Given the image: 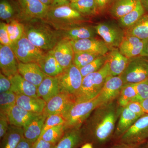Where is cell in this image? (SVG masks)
<instances>
[{
  "instance_id": "obj_1",
  "label": "cell",
  "mask_w": 148,
  "mask_h": 148,
  "mask_svg": "<svg viewBox=\"0 0 148 148\" xmlns=\"http://www.w3.org/2000/svg\"><path fill=\"white\" fill-rule=\"evenodd\" d=\"M122 108L117 99L97 107L81 128L84 141L101 147L113 139Z\"/></svg>"
},
{
  "instance_id": "obj_2",
  "label": "cell",
  "mask_w": 148,
  "mask_h": 148,
  "mask_svg": "<svg viewBox=\"0 0 148 148\" xmlns=\"http://www.w3.org/2000/svg\"><path fill=\"white\" fill-rule=\"evenodd\" d=\"M25 35L36 47L44 51L52 50L61 40L58 31L43 19H33L23 22Z\"/></svg>"
},
{
  "instance_id": "obj_3",
  "label": "cell",
  "mask_w": 148,
  "mask_h": 148,
  "mask_svg": "<svg viewBox=\"0 0 148 148\" xmlns=\"http://www.w3.org/2000/svg\"><path fill=\"white\" fill-rule=\"evenodd\" d=\"M57 31H64L75 26L85 24L87 18L70 5L50 7L43 19Z\"/></svg>"
},
{
  "instance_id": "obj_4",
  "label": "cell",
  "mask_w": 148,
  "mask_h": 148,
  "mask_svg": "<svg viewBox=\"0 0 148 148\" xmlns=\"http://www.w3.org/2000/svg\"><path fill=\"white\" fill-rule=\"evenodd\" d=\"M110 75V68L107 61L99 71L83 77L79 90L73 95L75 103L89 101L95 98L101 92L106 79Z\"/></svg>"
},
{
  "instance_id": "obj_5",
  "label": "cell",
  "mask_w": 148,
  "mask_h": 148,
  "mask_svg": "<svg viewBox=\"0 0 148 148\" xmlns=\"http://www.w3.org/2000/svg\"><path fill=\"white\" fill-rule=\"evenodd\" d=\"M100 106L97 96L89 101L75 103L64 116L66 130L81 128L92 112Z\"/></svg>"
},
{
  "instance_id": "obj_6",
  "label": "cell",
  "mask_w": 148,
  "mask_h": 148,
  "mask_svg": "<svg viewBox=\"0 0 148 148\" xmlns=\"http://www.w3.org/2000/svg\"><path fill=\"white\" fill-rule=\"evenodd\" d=\"M124 84L143 82L148 79V59L139 56L130 58L126 69L121 75Z\"/></svg>"
},
{
  "instance_id": "obj_7",
  "label": "cell",
  "mask_w": 148,
  "mask_h": 148,
  "mask_svg": "<svg viewBox=\"0 0 148 148\" xmlns=\"http://www.w3.org/2000/svg\"><path fill=\"white\" fill-rule=\"evenodd\" d=\"M94 27L97 35L110 49L118 48L125 36V30L114 21H103Z\"/></svg>"
},
{
  "instance_id": "obj_8",
  "label": "cell",
  "mask_w": 148,
  "mask_h": 148,
  "mask_svg": "<svg viewBox=\"0 0 148 148\" xmlns=\"http://www.w3.org/2000/svg\"><path fill=\"white\" fill-rule=\"evenodd\" d=\"M17 60L22 63H36L45 53L44 51L34 45L26 36L21 38L10 46Z\"/></svg>"
},
{
  "instance_id": "obj_9",
  "label": "cell",
  "mask_w": 148,
  "mask_h": 148,
  "mask_svg": "<svg viewBox=\"0 0 148 148\" xmlns=\"http://www.w3.org/2000/svg\"><path fill=\"white\" fill-rule=\"evenodd\" d=\"M18 14L17 19L21 22L33 19H44L50 7L39 0H16Z\"/></svg>"
},
{
  "instance_id": "obj_10",
  "label": "cell",
  "mask_w": 148,
  "mask_h": 148,
  "mask_svg": "<svg viewBox=\"0 0 148 148\" xmlns=\"http://www.w3.org/2000/svg\"><path fill=\"white\" fill-rule=\"evenodd\" d=\"M148 139V114L141 116L117 141L128 145L144 144Z\"/></svg>"
},
{
  "instance_id": "obj_11",
  "label": "cell",
  "mask_w": 148,
  "mask_h": 148,
  "mask_svg": "<svg viewBox=\"0 0 148 148\" xmlns=\"http://www.w3.org/2000/svg\"><path fill=\"white\" fill-rule=\"evenodd\" d=\"M56 77L60 92H67L72 95L79 90L83 78L79 69L73 64Z\"/></svg>"
},
{
  "instance_id": "obj_12",
  "label": "cell",
  "mask_w": 148,
  "mask_h": 148,
  "mask_svg": "<svg viewBox=\"0 0 148 148\" xmlns=\"http://www.w3.org/2000/svg\"><path fill=\"white\" fill-rule=\"evenodd\" d=\"M75 103L73 95L60 92L47 103L43 113L47 116L61 114L64 117Z\"/></svg>"
},
{
  "instance_id": "obj_13",
  "label": "cell",
  "mask_w": 148,
  "mask_h": 148,
  "mask_svg": "<svg viewBox=\"0 0 148 148\" xmlns=\"http://www.w3.org/2000/svg\"><path fill=\"white\" fill-rule=\"evenodd\" d=\"M124 84L121 75L109 76L101 92L97 96L101 106L116 100Z\"/></svg>"
},
{
  "instance_id": "obj_14",
  "label": "cell",
  "mask_w": 148,
  "mask_h": 148,
  "mask_svg": "<svg viewBox=\"0 0 148 148\" xmlns=\"http://www.w3.org/2000/svg\"><path fill=\"white\" fill-rule=\"evenodd\" d=\"M70 41L75 53L92 52L106 55L111 50L103 40L95 38Z\"/></svg>"
},
{
  "instance_id": "obj_15",
  "label": "cell",
  "mask_w": 148,
  "mask_h": 148,
  "mask_svg": "<svg viewBox=\"0 0 148 148\" xmlns=\"http://www.w3.org/2000/svg\"><path fill=\"white\" fill-rule=\"evenodd\" d=\"M10 46L0 45L1 73L9 79L18 73V63Z\"/></svg>"
},
{
  "instance_id": "obj_16",
  "label": "cell",
  "mask_w": 148,
  "mask_h": 148,
  "mask_svg": "<svg viewBox=\"0 0 148 148\" xmlns=\"http://www.w3.org/2000/svg\"><path fill=\"white\" fill-rule=\"evenodd\" d=\"M51 51L64 70L73 64L75 52L69 40H60Z\"/></svg>"
},
{
  "instance_id": "obj_17",
  "label": "cell",
  "mask_w": 148,
  "mask_h": 148,
  "mask_svg": "<svg viewBox=\"0 0 148 148\" xmlns=\"http://www.w3.org/2000/svg\"><path fill=\"white\" fill-rule=\"evenodd\" d=\"M146 40L130 35H125L118 47L121 53L127 58H131L141 55Z\"/></svg>"
},
{
  "instance_id": "obj_18",
  "label": "cell",
  "mask_w": 148,
  "mask_h": 148,
  "mask_svg": "<svg viewBox=\"0 0 148 148\" xmlns=\"http://www.w3.org/2000/svg\"><path fill=\"white\" fill-rule=\"evenodd\" d=\"M58 31L61 39L70 41L95 38L98 35L94 26L85 24L77 25L64 31Z\"/></svg>"
},
{
  "instance_id": "obj_19",
  "label": "cell",
  "mask_w": 148,
  "mask_h": 148,
  "mask_svg": "<svg viewBox=\"0 0 148 148\" xmlns=\"http://www.w3.org/2000/svg\"><path fill=\"white\" fill-rule=\"evenodd\" d=\"M18 73L25 79L37 87L46 76L36 63H22L19 62Z\"/></svg>"
},
{
  "instance_id": "obj_20",
  "label": "cell",
  "mask_w": 148,
  "mask_h": 148,
  "mask_svg": "<svg viewBox=\"0 0 148 148\" xmlns=\"http://www.w3.org/2000/svg\"><path fill=\"white\" fill-rule=\"evenodd\" d=\"M41 114L31 112L16 104L9 112L8 118L10 125L23 127Z\"/></svg>"
},
{
  "instance_id": "obj_21",
  "label": "cell",
  "mask_w": 148,
  "mask_h": 148,
  "mask_svg": "<svg viewBox=\"0 0 148 148\" xmlns=\"http://www.w3.org/2000/svg\"><path fill=\"white\" fill-rule=\"evenodd\" d=\"M141 116L126 107L122 108L114 132L113 140L115 141L118 140Z\"/></svg>"
},
{
  "instance_id": "obj_22",
  "label": "cell",
  "mask_w": 148,
  "mask_h": 148,
  "mask_svg": "<svg viewBox=\"0 0 148 148\" xmlns=\"http://www.w3.org/2000/svg\"><path fill=\"white\" fill-rule=\"evenodd\" d=\"M107 55V61L108 63L110 75L120 76L126 69L129 58L123 55L118 48L111 49Z\"/></svg>"
},
{
  "instance_id": "obj_23",
  "label": "cell",
  "mask_w": 148,
  "mask_h": 148,
  "mask_svg": "<svg viewBox=\"0 0 148 148\" xmlns=\"http://www.w3.org/2000/svg\"><path fill=\"white\" fill-rule=\"evenodd\" d=\"M60 92V87L56 77L47 75L37 87V96L46 103Z\"/></svg>"
},
{
  "instance_id": "obj_24",
  "label": "cell",
  "mask_w": 148,
  "mask_h": 148,
  "mask_svg": "<svg viewBox=\"0 0 148 148\" xmlns=\"http://www.w3.org/2000/svg\"><path fill=\"white\" fill-rule=\"evenodd\" d=\"M37 64L42 72L49 76L57 77L64 71V69L54 57L51 50L45 53Z\"/></svg>"
},
{
  "instance_id": "obj_25",
  "label": "cell",
  "mask_w": 148,
  "mask_h": 148,
  "mask_svg": "<svg viewBox=\"0 0 148 148\" xmlns=\"http://www.w3.org/2000/svg\"><path fill=\"white\" fill-rule=\"evenodd\" d=\"M10 79L12 83L11 90L16 95L38 97L36 86L25 79L19 73L14 76Z\"/></svg>"
},
{
  "instance_id": "obj_26",
  "label": "cell",
  "mask_w": 148,
  "mask_h": 148,
  "mask_svg": "<svg viewBox=\"0 0 148 148\" xmlns=\"http://www.w3.org/2000/svg\"><path fill=\"white\" fill-rule=\"evenodd\" d=\"M47 103L39 97L16 95V105L32 113L42 114Z\"/></svg>"
},
{
  "instance_id": "obj_27",
  "label": "cell",
  "mask_w": 148,
  "mask_h": 148,
  "mask_svg": "<svg viewBox=\"0 0 148 148\" xmlns=\"http://www.w3.org/2000/svg\"><path fill=\"white\" fill-rule=\"evenodd\" d=\"M47 116L42 113L23 127L24 138L34 144L40 137Z\"/></svg>"
},
{
  "instance_id": "obj_28",
  "label": "cell",
  "mask_w": 148,
  "mask_h": 148,
  "mask_svg": "<svg viewBox=\"0 0 148 148\" xmlns=\"http://www.w3.org/2000/svg\"><path fill=\"white\" fill-rule=\"evenodd\" d=\"M84 142L81 128L68 130L53 148H76Z\"/></svg>"
},
{
  "instance_id": "obj_29",
  "label": "cell",
  "mask_w": 148,
  "mask_h": 148,
  "mask_svg": "<svg viewBox=\"0 0 148 148\" xmlns=\"http://www.w3.org/2000/svg\"><path fill=\"white\" fill-rule=\"evenodd\" d=\"M136 2V0H112L108 9L111 16L118 20L131 11Z\"/></svg>"
},
{
  "instance_id": "obj_30",
  "label": "cell",
  "mask_w": 148,
  "mask_h": 148,
  "mask_svg": "<svg viewBox=\"0 0 148 148\" xmlns=\"http://www.w3.org/2000/svg\"><path fill=\"white\" fill-rule=\"evenodd\" d=\"M146 13L140 0H136V4L133 9L118 19V23L123 29L126 30L134 25Z\"/></svg>"
},
{
  "instance_id": "obj_31",
  "label": "cell",
  "mask_w": 148,
  "mask_h": 148,
  "mask_svg": "<svg viewBox=\"0 0 148 148\" xmlns=\"http://www.w3.org/2000/svg\"><path fill=\"white\" fill-rule=\"evenodd\" d=\"M3 138L2 148H16L24 138L23 127L10 125Z\"/></svg>"
},
{
  "instance_id": "obj_32",
  "label": "cell",
  "mask_w": 148,
  "mask_h": 148,
  "mask_svg": "<svg viewBox=\"0 0 148 148\" xmlns=\"http://www.w3.org/2000/svg\"><path fill=\"white\" fill-rule=\"evenodd\" d=\"M125 35L138 37L142 40L148 39V13H146L134 25L125 30Z\"/></svg>"
},
{
  "instance_id": "obj_33",
  "label": "cell",
  "mask_w": 148,
  "mask_h": 148,
  "mask_svg": "<svg viewBox=\"0 0 148 148\" xmlns=\"http://www.w3.org/2000/svg\"><path fill=\"white\" fill-rule=\"evenodd\" d=\"M70 5L85 16H92L100 12L95 0H78L71 3Z\"/></svg>"
},
{
  "instance_id": "obj_34",
  "label": "cell",
  "mask_w": 148,
  "mask_h": 148,
  "mask_svg": "<svg viewBox=\"0 0 148 148\" xmlns=\"http://www.w3.org/2000/svg\"><path fill=\"white\" fill-rule=\"evenodd\" d=\"M18 10L17 5H13L9 0H1L0 1V18L7 23L12 20L17 19Z\"/></svg>"
},
{
  "instance_id": "obj_35",
  "label": "cell",
  "mask_w": 148,
  "mask_h": 148,
  "mask_svg": "<svg viewBox=\"0 0 148 148\" xmlns=\"http://www.w3.org/2000/svg\"><path fill=\"white\" fill-rule=\"evenodd\" d=\"M16 94L12 90L0 94V116L7 117L11 109L16 104Z\"/></svg>"
},
{
  "instance_id": "obj_36",
  "label": "cell",
  "mask_w": 148,
  "mask_h": 148,
  "mask_svg": "<svg viewBox=\"0 0 148 148\" xmlns=\"http://www.w3.org/2000/svg\"><path fill=\"white\" fill-rule=\"evenodd\" d=\"M137 95L135 84H125L122 88L120 94L117 99L119 105L121 108L126 107Z\"/></svg>"
},
{
  "instance_id": "obj_37",
  "label": "cell",
  "mask_w": 148,
  "mask_h": 148,
  "mask_svg": "<svg viewBox=\"0 0 148 148\" xmlns=\"http://www.w3.org/2000/svg\"><path fill=\"white\" fill-rule=\"evenodd\" d=\"M7 24V29L11 45L21 38L24 34L25 26L23 22L17 19Z\"/></svg>"
},
{
  "instance_id": "obj_38",
  "label": "cell",
  "mask_w": 148,
  "mask_h": 148,
  "mask_svg": "<svg viewBox=\"0 0 148 148\" xmlns=\"http://www.w3.org/2000/svg\"><path fill=\"white\" fill-rule=\"evenodd\" d=\"M66 131L65 124L56 125L48 129L39 138L56 145L64 136Z\"/></svg>"
},
{
  "instance_id": "obj_39",
  "label": "cell",
  "mask_w": 148,
  "mask_h": 148,
  "mask_svg": "<svg viewBox=\"0 0 148 148\" xmlns=\"http://www.w3.org/2000/svg\"><path fill=\"white\" fill-rule=\"evenodd\" d=\"M102 56L98 53L92 52H80L75 53L73 64L78 69L86 66L92 62L95 58Z\"/></svg>"
},
{
  "instance_id": "obj_40",
  "label": "cell",
  "mask_w": 148,
  "mask_h": 148,
  "mask_svg": "<svg viewBox=\"0 0 148 148\" xmlns=\"http://www.w3.org/2000/svg\"><path fill=\"white\" fill-rule=\"evenodd\" d=\"M107 60V54L101 56L86 66L79 69L83 77L86 76L88 74L99 71L106 64Z\"/></svg>"
},
{
  "instance_id": "obj_41",
  "label": "cell",
  "mask_w": 148,
  "mask_h": 148,
  "mask_svg": "<svg viewBox=\"0 0 148 148\" xmlns=\"http://www.w3.org/2000/svg\"><path fill=\"white\" fill-rule=\"evenodd\" d=\"M65 123L66 120L62 115L52 114L48 116L46 119L40 137L48 129L56 125L65 124Z\"/></svg>"
},
{
  "instance_id": "obj_42",
  "label": "cell",
  "mask_w": 148,
  "mask_h": 148,
  "mask_svg": "<svg viewBox=\"0 0 148 148\" xmlns=\"http://www.w3.org/2000/svg\"><path fill=\"white\" fill-rule=\"evenodd\" d=\"M137 95L132 102L141 103L148 98V81L135 84Z\"/></svg>"
},
{
  "instance_id": "obj_43",
  "label": "cell",
  "mask_w": 148,
  "mask_h": 148,
  "mask_svg": "<svg viewBox=\"0 0 148 148\" xmlns=\"http://www.w3.org/2000/svg\"><path fill=\"white\" fill-rule=\"evenodd\" d=\"M0 42L2 45L9 46L11 45L7 29V24L5 22H1L0 24Z\"/></svg>"
},
{
  "instance_id": "obj_44",
  "label": "cell",
  "mask_w": 148,
  "mask_h": 148,
  "mask_svg": "<svg viewBox=\"0 0 148 148\" xmlns=\"http://www.w3.org/2000/svg\"><path fill=\"white\" fill-rule=\"evenodd\" d=\"M12 83L10 79L1 73H0V92L1 93L11 90Z\"/></svg>"
},
{
  "instance_id": "obj_45",
  "label": "cell",
  "mask_w": 148,
  "mask_h": 148,
  "mask_svg": "<svg viewBox=\"0 0 148 148\" xmlns=\"http://www.w3.org/2000/svg\"><path fill=\"white\" fill-rule=\"evenodd\" d=\"M126 107L133 112L140 115L142 116L145 114V109L143 108L140 103L138 102H130Z\"/></svg>"
},
{
  "instance_id": "obj_46",
  "label": "cell",
  "mask_w": 148,
  "mask_h": 148,
  "mask_svg": "<svg viewBox=\"0 0 148 148\" xmlns=\"http://www.w3.org/2000/svg\"><path fill=\"white\" fill-rule=\"evenodd\" d=\"M7 117L0 116V137L3 138L8 130L9 125Z\"/></svg>"
},
{
  "instance_id": "obj_47",
  "label": "cell",
  "mask_w": 148,
  "mask_h": 148,
  "mask_svg": "<svg viewBox=\"0 0 148 148\" xmlns=\"http://www.w3.org/2000/svg\"><path fill=\"white\" fill-rule=\"evenodd\" d=\"M55 145L39 138L33 144L32 148H53Z\"/></svg>"
},
{
  "instance_id": "obj_48",
  "label": "cell",
  "mask_w": 148,
  "mask_h": 148,
  "mask_svg": "<svg viewBox=\"0 0 148 148\" xmlns=\"http://www.w3.org/2000/svg\"><path fill=\"white\" fill-rule=\"evenodd\" d=\"M143 145V144L128 145L116 141V143L113 145L106 148H141Z\"/></svg>"
},
{
  "instance_id": "obj_49",
  "label": "cell",
  "mask_w": 148,
  "mask_h": 148,
  "mask_svg": "<svg viewBox=\"0 0 148 148\" xmlns=\"http://www.w3.org/2000/svg\"><path fill=\"white\" fill-rule=\"evenodd\" d=\"M98 5L100 12L104 11L108 8L112 0H95Z\"/></svg>"
},
{
  "instance_id": "obj_50",
  "label": "cell",
  "mask_w": 148,
  "mask_h": 148,
  "mask_svg": "<svg viewBox=\"0 0 148 148\" xmlns=\"http://www.w3.org/2000/svg\"><path fill=\"white\" fill-rule=\"evenodd\" d=\"M71 0H53L50 7H56L64 5H70Z\"/></svg>"
},
{
  "instance_id": "obj_51",
  "label": "cell",
  "mask_w": 148,
  "mask_h": 148,
  "mask_svg": "<svg viewBox=\"0 0 148 148\" xmlns=\"http://www.w3.org/2000/svg\"><path fill=\"white\" fill-rule=\"evenodd\" d=\"M33 145V143H31L24 138L18 143L16 148H32Z\"/></svg>"
},
{
  "instance_id": "obj_52",
  "label": "cell",
  "mask_w": 148,
  "mask_h": 148,
  "mask_svg": "<svg viewBox=\"0 0 148 148\" xmlns=\"http://www.w3.org/2000/svg\"><path fill=\"white\" fill-rule=\"evenodd\" d=\"M140 56L148 59V39L145 40L143 51Z\"/></svg>"
},
{
  "instance_id": "obj_53",
  "label": "cell",
  "mask_w": 148,
  "mask_h": 148,
  "mask_svg": "<svg viewBox=\"0 0 148 148\" xmlns=\"http://www.w3.org/2000/svg\"><path fill=\"white\" fill-rule=\"evenodd\" d=\"M140 103L143 108L145 109V113L148 114V98Z\"/></svg>"
},
{
  "instance_id": "obj_54",
  "label": "cell",
  "mask_w": 148,
  "mask_h": 148,
  "mask_svg": "<svg viewBox=\"0 0 148 148\" xmlns=\"http://www.w3.org/2000/svg\"><path fill=\"white\" fill-rule=\"evenodd\" d=\"M140 1L146 12L148 13V0H140Z\"/></svg>"
},
{
  "instance_id": "obj_55",
  "label": "cell",
  "mask_w": 148,
  "mask_h": 148,
  "mask_svg": "<svg viewBox=\"0 0 148 148\" xmlns=\"http://www.w3.org/2000/svg\"><path fill=\"white\" fill-rule=\"evenodd\" d=\"M43 4L45 5L50 7L53 3L52 0H39Z\"/></svg>"
},
{
  "instance_id": "obj_56",
  "label": "cell",
  "mask_w": 148,
  "mask_h": 148,
  "mask_svg": "<svg viewBox=\"0 0 148 148\" xmlns=\"http://www.w3.org/2000/svg\"><path fill=\"white\" fill-rule=\"evenodd\" d=\"M81 148H93V145L92 143H87L84 144Z\"/></svg>"
},
{
  "instance_id": "obj_57",
  "label": "cell",
  "mask_w": 148,
  "mask_h": 148,
  "mask_svg": "<svg viewBox=\"0 0 148 148\" xmlns=\"http://www.w3.org/2000/svg\"><path fill=\"white\" fill-rule=\"evenodd\" d=\"M77 1H78V0H71V2H76Z\"/></svg>"
},
{
  "instance_id": "obj_58",
  "label": "cell",
  "mask_w": 148,
  "mask_h": 148,
  "mask_svg": "<svg viewBox=\"0 0 148 148\" xmlns=\"http://www.w3.org/2000/svg\"><path fill=\"white\" fill-rule=\"evenodd\" d=\"M147 147L148 148V139L147 141Z\"/></svg>"
},
{
  "instance_id": "obj_59",
  "label": "cell",
  "mask_w": 148,
  "mask_h": 148,
  "mask_svg": "<svg viewBox=\"0 0 148 148\" xmlns=\"http://www.w3.org/2000/svg\"><path fill=\"white\" fill-rule=\"evenodd\" d=\"M141 148H148L147 147V146H146V147H145V148H143V146H142V147H141Z\"/></svg>"
},
{
  "instance_id": "obj_60",
  "label": "cell",
  "mask_w": 148,
  "mask_h": 148,
  "mask_svg": "<svg viewBox=\"0 0 148 148\" xmlns=\"http://www.w3.org/2000/svg\"><path fill=\"white\" fill-rule=\"evenodd\" d=\"M52 1H53V0H52Z\"/></svg>"
},
{
  "instance_id": "obj_61",
  "label": "cell",
  "mask_w": 148,
  "mask_h": 148,
  "mask_svg": "<svg viewBox=\"0 0 148 148\" xmlns=\"http://www.w3.org/2000/svg\"></svg>"
}]
</instances>
